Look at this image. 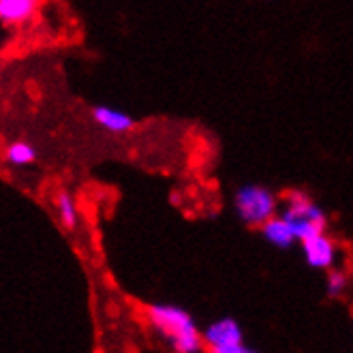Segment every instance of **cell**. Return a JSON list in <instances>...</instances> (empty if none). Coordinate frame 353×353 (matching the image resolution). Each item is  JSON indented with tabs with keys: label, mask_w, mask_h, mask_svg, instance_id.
Here are the masks:
<instances>
[{
	"label": "cell",
	"mask_w": 353,
	"mask_h": 353,
	"mask_svg": "<svg viewBox=\"0 0 353 353\" xmlns=\"http://www.w3.org/2000/svg\"><path fill=\"white\" fill-rule=\"evenodd\" d=\"M5 159L13 165V168H26L37 159V150L26 141H13L5 150Z\"/></svg>",
	"instance_id": "30bf717a"
},
{
	"label": "cell",
	"mask_w": 353,
	"mask_h": 353,
	"mask_svg": "<svg viewBox=\"0 0 353 353\" xmlns=\"http://www.w3.org/2000/svg\"><path fill=\"white\" fill-rule=\"evenodd\" d=\"M146 319L157 334L178 353H201V332L184 308L174 304H150Z\"/></svg>",
	"instance_id": "6da1fadb"
},
{
	"label": "cell",
	"mask_w": 353,
	"mask_h": 353,
	"mask_svg": "<svg viewBox=\"0 0 353 353\" xmlns=\"http://www.w3.org/2000/svg\"><path fill=\"white\" fill-rule=\"evenodd\" d=\"M203 351L210 353H251L242 325L234 317H221L201 332Z\"/></svg>",
	"instance_id": "277c9868"
},
{
	"label": "cell",
	"mask_w": 353,
	"mask_h": 353,
	"mask_svg": "<svg viewBox=\"0 0 353 353\" xmlns=\"http://www.w3.org/2000/svg\"><path fill=\"white\" fill-rule=\"evenodd\" d=\"M327 281H325V289H327V296L330 298H341L347 292V285H349V276L345 270H336V268H330L327 270Z\"/></svg>",
	"instance_id": "8fae6325"
},
{
	"label": "cell",
	"mask_w": 353,
	"mask_h": 353,
	"mask_svg": "<svg viewBox=\"0 0 353 353\" xmlns=\"http://www.w3.org/2000/svg\"><path fill=\"white\" fill-rule=\"evenodd\" d=\"M300 244H302V253H304L306 263L315 270L334 268L341 257V248H339L336 240L327 236V232L310 236V238L302 240Z\"/></svg>",
	"instance_id": "5b68a950"
},
{
	"label": "cell",
	"mask_w": 353,
	"mask_h": 353,
	"mask_svg": "<svg viewBox=\"0 0 353 353\" xmlns=\"http://www.w3.org/2000/svg\"><path fill=\"white\" fill-rule=\"evenodd\" d=\"M56 210L60 216V223L67 230H75L79 223V212H77V201L69 191H58L56 193Z\"/></svg>",
	"instance_id": "9c48e42d"
},
{
	"label": "cell",
	"mask_w": 353,
	"mask_h": 353,
	"mask_svg": "<svg viewBox=\"0 0 353 353\" xmlns=\"http://www.w3.org/2000/svg\"><path fill=\"white\" fill-rule=\"evenodd\" d=\"M279 214L292 225L298 242L327 230L325 212L304 191L287 193L283 208H279Z\"/></svg>",
	"instance_id": "7a4b0ae2"
},
{
	"label": "cell",
	"mask_w": 353,
	"mask_h": 353,
	"mask_svg": "<svg viewBox=\"0 0 353 353\" xmlns=\"http://www.w3.org/2000/svg\"><path fill=\"white\" fill-rule=\"evenodd\" d=\"M259 230H261L263 238L270 244H272V246H276V248H292L294 244H298V240L294 236V230H292V225H289L279 212L272 219H268L259 227Z\"/></svg>",
	"instance_id": "ba28073f"
},
{
	"label": "cell",
	"mask_w": 353,
	"mask_h": 353,
	"mask_svg": "<svg viewBox=\"0 0 353 353\" xmlns=\"http://www.w3.org/2000/svg\"><path fill=\"white\" fill-rule=\"evenodd\" d=\"M92 120L99 124L101 129H105L110 133H129L135 127L133 116H129L127 112H120L108 105H99L92 110Z\"/></svg>",
	"instance_id": "52a82bcc"
},
{
	"label": "cell",
	"mask_w": 353,
	"mask_h": 353,
	"mask_svg": "<svg viewBox=\"0 0 353 353\" xmlns=\"http://www.w3.org/2000/svg\"><path fill=\"white\" fill-rule=\"evenodd\" d=\"M41 0H0V24L17 28L28 24L37 15Z\"/></svg>",
	"instance_id": "8992f818"
},
{
	"label": "cell",
	"mask_w": 353,
	"mask_h": 353,
	"mask_svg": "<svg viewBox=\"0 0 353 353\" xmlns=\"http://www.w3.org/2000/svg\"><path fill=\"white\" fill-rule=\"evenodd\" d=\"M234 208L244 225L261 227L268 219H272L279 212L281 201L272 191L261 184H244L242 189L236 191Z\"/></svg>",
	"instance_id": "3957f363"
}]
</instances>
